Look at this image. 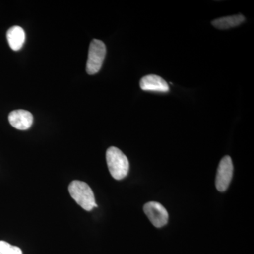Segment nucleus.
Segmentation results:
<instances>
[{
	"mask_svg": "<svg viewBox=\"0 0 254 254\" xmlns=\"http://www.w3.org/2000/svg\"><path fill=\"white\" fill-rule=\"evenodd\" d=\"M140 86L145 91L167 93L170 91L168 83L163 78L154 74L143 76L140 81Z\"/></svg>",
	"mask_w": 254,
	"mask_h": 254,
	"instance_id": "obj_6",
	"label": "nucleus"
},
{
	"mask_svg": "<svg viewBox=\"0 0 254 254\" xmlns=\"http://www.w3.org/2000/svg\"><path fill=\"white\" fill-rule=\"evenodd\" d=\"M6 39L10 48L14 51H18L22 48L26 40V33L22 28L18 26H12L6 33Z\"/></svg>",
	"mask_w": 254,
	"mask_h": 254,
	"instance_id": "obj_8",
	"label": "nucleus"
},
{
	"mask_svg": "<svg viewBox=\"0 0 254 254\" xmlns=\"http://www.w3.org/2000/svg\"><path fill=\"white\" fill-rule=\"evenodd\" d=\"M106 160L112 177L121 180L128 175L129 163L126 155L116 147H110L106 152Z\"/></svg>",
	"mask_w": 254,
	"mask_h": 254,
	"instance_id": "obj_1",
	"label": "nucleus"
},
{
	"mask_svg": "<svg viewBox=\"0 0 254 254\" xmlns=\"http://www.w3.org/2000/svg\"><path fill=\"white\" fill-rule=\"evenodd\" d=\"M245 21V18L243 15L237 14L217 18L212 21V24L214 27L218 28V29L225 30L237 27Z\"/></svg>",
	"mask_w": 254,
	"mask_h": 254,
	"instance_id": "obj_9",
	"label": "nucleus"
},
{
	"mask_svg": "<svg viewBox=\"0 0 254 254\" xmlns=\"http://www.w3.org/2000/svg\"><path fill=\"white\" fill-rule=\"evenodd\" d=\"M143 210L155 227L160 228L168 223V213L161 203L155 201L148 202L143 206Z\"/></svg>",
	"mask_w": 254,
	"mask_h": 254,
	"instance_id": "obj_5",
	"label": "nucleus"
},
{
	"mask_svg": "<svg viewBox=\"0 0 254 254\" xmlns=\"http://www.w3.org/2000/svg\"><path fill=\"white\" fill-rule=\"evenodd\" d=\"M68 192L73 199L87 211H91L93 208L98 207L93 190L85 182L73 181L68 186Z\"/></svg>",
	"mask_w": 254,
	"mask_h": 254,
	"instance_id": "obj_2",
	"label": "nucleus"
},
{
	"mask_svg": "<svg viewBox=\"0 0 254 254\" xmlns=\"http://www.w3.org/2000/svg\"><path fill=\"white\" fill-rule=\"evenodd\" d=\"M105 55L106 46L103 41L93 39L91 41L88 50V60L86 63V71L89 75H94L99 72L103 66Z\"/></svg>",
	"mask_w": 254,
	"mask_h": 254,
	"instance_id": "obj_3",
	"label": "nucleus"
},
{
	"mask_svg": "<svg viewBox=\"0 0 254 254\" xmlns=\"http://www.w3.org/2000/svg\"><path fill=\"white\" fill-rule=\"evenodd\" d=\"M0 254H23L21 249L4 242L0 241Z\"/></svg>",
	"mask_w": 254,
	"mask_h": 254,
	"instance_id": "obj_10",
	"label": "nucleus"
},
{
	"mask_svg": "<svg viewBox=\"0 0 254 254\" xmlns=\"http://www.w3.org/2000/svg\"><path fill=\"white\" fill-rule=\"evenodd\" d=\"M233 164L228 155L224 157L219 164L215 179V186L219 191H225L230 186L233 176Z\"/></svg>",
	"mask_w": 254,
	"mask_h": 254,
	"instance_id": "obj_4",
	"label": "nucleus"
},
{
	"mask_svg": "<svg viewBox=\"0 0 254 254\" xmlns=\"http://www.w3.org/2000/svg\"><path fill=\"white\" fill-rule=\"evenodd\" d=\"M9 122L11 126L18 130H27L33 125V115L27 110H16L10 113Z\"/></svg>",
	"mask_w": 254,
	"mask_h": 254,
	"instance_id": "obj_7",
	"label": "nucleus"
}]
</instances>
